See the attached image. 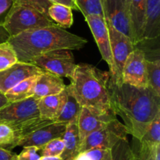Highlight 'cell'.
Segmentation results:
<instances>
[{"mask_svg": "<svg viewBox=\"0 0 160 160\" xmlns=\"http://www.w3.org/2000/svg\"><path fill=\"white\" fill-rule=\"evenodd\" d=\"M108 87L114 115L121 117L128 133L139 141L160 113V96L150 87H137L122 80L117 81L111 75Z\"/></svg>", "mask_w": 160, "mask_h": 160, "instance_id": "6da1fadb", "label": "cell"}, {"mask_svg": "<svg viewBox=\"0 0 160 160\" xmlns=\"http://www.w3.org/2000/svg\"><path fill=\"white\" fill-rule=\"evenodd\" d=\"M7 42L13 48L18 61L30 63L32 58L52 50H79L88 41L54 25L24 31L9 37Z\"/></svg>", "mask_w": 160, "mask_h": 160, "instance_id": "7a4b0ae2", "label": "cell"}, {"mask_svg": "<svg viewBox=\"0 0 160 160\" xmlns=\"http://www.w3.org/2000/svg\"><path fill=\"white\" fill-rule=\"evenodd\" d=\"M110 73L88 64H77L69 92L81 107L96 114H113L109 97Z\"/></svg>", "mask_w": 160, "mask_h": 160, "instance_id": "3957f363", "label": "cell"}, {"mask_svg": "<svg viewBox=\"0 0 160 160\" xmlns=\"http://www.w3.org/2000/svg\"><path fill=\"white\" fill-rule=\"evenodd\" d=\"M57 25L45 14L32 8L14 4L6 17L3 27L9 36L38 28Z\"/></svg>", "mask_w": 160, "mask_h": 160, "instance_id": "277c9868", "label": "cell"}, {"mask_svg": "<svg viewBox=\"0 0 160 160\" xmlns=\"http://www.w3.org/2000/svg\"><path fill=\"white\" fill-rule=\"evenodd\" d=\"M38 101V99L31 97L19 101L9 102L0 108V122L9 124L17 133L27 123L40 118Z\"/></svg>", "mask_w": 160, "mask_h": 160, "instance_id": "5b68a950", "label": "cell"}, {"mask_svg": "<svg viewBox=\"0 0 160 160\" xmlns=\"http://www.w3.org/2000/svg\"><path fill=\"white\" fill-rule=\"evenodd\" d=\"M31 64L59 77L71 79L76 69L74 57L70 50H56L46 52L32 58Z\"/></svg>", "mask_w": 160, "mask_h": 160, "instance_id": "8992f818", "label": "cell"}, {"mask_svg": "<svg viewBox=\"0 0 160 160\" xmlns=\"http://www.w3.org/2000/svg\"><path fill=\"white\" fill-rule=\"evenodd\" d=\"M128 134L125 125L115 118L106 126L88 135L81 142L79 153L96 147L110 149L120 140L126 139Z\"/></svg>", "mask_w": 160, "mask_h": 160, "instance_id": "52a82bcc", "label": "cell"}, {"mask_svg": "<svg viewBox=\"0 0 160 160\" xmlns=\"http://www.w3.org/2000/svg\"><path fill=\"white\" fill-rule=\"evenodd\" d=\"M103 17L106 24L129 37L133 42L129 11V0H101Z\"/></svg>", "mask_w": 160, "mask_h": 160, "instance_id": "ba28073f", "label": "cell"}, {"mask_svg": "<svg viewBox=\"0 0 160 160\" xmlns=\"http://www.w3.org/2000/svg\"><path fill=\"white\" fill-rule=\"evenodd\" d=\"M107 26L114 66V72L111 76L117 81H121L123 66L135 46L129 37L116 30L113 27L109 24Z\"/></svg>", "mask_w": 160, "mask_h": 160, "instance_id": "9c48e42d", "label": "cell"}, {"mask_svg": "<svg viewBox=\"0 0 160 160\" xmlns=\"http://www.w3.org/2000/svg\"><path fill=\"white\" fill-rule=\"evenodd\" d=\"M121 78L123 83L131 86L148 87L145 68V56L141 49L135 47L130 53L123 66Z\"/></svg>", "mask_w": 160, "mask_h": 160, "instance_id": "30bf717a", "label": "cell"}, {"mask_svg": "<svg viewBox=\"0 0 160 160\" xmlns=\"http://www.w3.org/2000/svg\"><path fill=\"white\" fill-rule=\"evenodd\" d=\"M45 70L35 64L17 61L8 68L0 72V91L6 93L9 89L23 80L40 75Z\"/></svg>", "mask_w": 160, "mask_h": 160, "instance_id": "8fae6325", "label": "cell"}, {"mask_svg": "<svg viewBox=\"0 0 160 160\" xmlns=\"http://www.w3.org/2000/svg\"><path fill=\"white\" fill-rule=\"evenodd\" d=\"M85 20L93 35L102 57L109 65V73L112 75L114 72L113 61L111 53L109 30L104 17L98 15H89L85 17Z\"/></svg>", "mask_w": 160, "mask_h": 160, "instance_id": "7c38bea8", "label": "cell"}, {"mask_svg": "<svg viewBox=\"0 0 160 160\" xmlns=\"http://www.w3.org/2000/svg\"><path fill=\"white\" fill-rule=\"evenodd\" d=\"M67 124L62 122H53L52 123L39 126L31 133L22 136L18 142L20 147L34 146L42 150L44 145L50 141L61 137L65 132Z\"/></svg>", "mask_w": 160, "mask_h": 160, "instance_id": "4fadbf2b", "label": "cell"}, {"mask_svg": "<svg viewBox=\"0 0 160 160\" xmlns=\"http://www.w3.org/2000/svg\"><path fill=\"white\" fill-rule=\"evenodd\" d=\"M115 118L116 115L113 114H96L82 107L78 119L81 144L88 135L106 126Z\"/></svg>", "mask_w": 160, "mask_h": 160, "instance_id": "5bb4252c", "label": "cell"}, {"mask_svg": "<svg viewBox=\"0 0 160 160\" xmlns=\"http://www.w3.org/2000/svg\"><path fill=\"white\" fill-rule=\"evenodd\" d=\"M66 86L61 77L45 71L37 76L33 97L39 100L44 97L58 94L63 91Z\"/></svg>", "mask_w": 160, "mask_h": 160, "instance_id": "9a60e30c", "label": "cell"}, {"mask_svg": "<svg viewBox=\"0 0 160 160\" xmlns=\"http://www.w3.org/2000/svg\"><path fill=\"white\" fill-rule=\"evenodd\" d=\"M68 96V89H65L55 95L47 96L39 99L38 101V109L42 119H51L55 122L60 115Z\"/></svg>", "mask_w": 160, "mask_h": 160, "instance_id": "2e32d148", "label": "cell"}, {"mask_svg": "<svg viewBox=\"0 0 160 160\" xmlns=\"http://www.w3.org/2000/svg\"><path fill=\"white\" fill-rule=\"evenodd\" d=\"M147 0H129V11L134 46L143 39Z\"/></svg>", "mask_w": 160, "mask_h": 160, "instance_id": "e0dca14e", "label": "cell"}, {"mask_svg": "<svg viewBox=\"0 0 160 160\" xmlns=\"http://www.w3.org/2000/svg\"><path fill=\"white\" fill-rule=\"evenodd\" d=\"M160 35V0H147L143 40L157 39Z\"/></svg>", "mask_w": 160, "mask_h": 160, "instance_id": "ac0fdd59", "label": "cell"}, {"mask_svg": "<svg viewBox=\"0 0 160 160\" xmlns=\"http://www.w3.org/2000/svg\"><path fill=\"white\" fill-rule=\"evenodd\" d=\"M63 141L64 149L60 155L62 160H73L79 153L81 141L78 133V120L67 124L65 132L61 136Z\"/></svg>", "mask_w": 160, "mask_h": 160, "instance_id": "d6986e66", "label": "cell"}, {"mask_svg": "<svg viewBox=\"0 0 160 160\" xmlns=\"http://www.w3.org/2000/svg\"><path fill=\"white\" fill-rule=\"evenodd\" d=\"M37 76L38 75L30 77L9 89L5 93L8 101H19V100H25V99L33 97Z\"/></svg>", "mask_w": 160, "mask_h": 160, "instance_id": "ffe728a7", "label": "cell"}, {"mask_svg": "<svg viewBox=\"0 0 160 160\" xmlns=\"http://www.w3.org/2000/svg\"><path fill=\"white\" fill-rule=\"evenodd\" d=\"M73 9L69 6L58 3H53L49 7L48 15L58 26L62 28H69L73 23Z\"/></svg>", "mask_w": 160, "mask_h": 160, "instance_id": "44dd1931", "label": "cell"}, {"mask_svg": "<svg viewBox=\"0 0 160 160\" xmlns=\"http://www.w3.org/2000/svg\"><path fill=\"white\" fill-rule=\"evenodd\" d=\"M102 160H138V158L126 138L120 140L111 147Z\"/></svg>", "mask_w": 160, "mask_h": 160, "instance_id": "7402d4cb", "label": "cell"}, {"mask_svg": "<svg viewBox=\"0 0 160 160\" xmlns=\"http://www.w3.org/2000/svg\"><path fill=\"white\" fill-rule=\"evenodd\" d=\"M81 108L82 107L79 104L76 99L70 94L68 90V96H67V100L66 101L65 105H64L60 115L58 116L55 122H62V123H65L67 125L73 121L78 120Z\"/></svg>", "mask_w": 160, "mask_h": 160, "instance_id": "603a6c76", "label": "cell"}, {"mask_svg": "<svg viewBox=\"0 0 160 160\" xmlns=\"http://www.w3.org/2000/svg\"><path fill=\"white\" fill-rule=\"evenodd\" d=\"M145 68L148 87L160 96V60L145 59Z\"/></svg>", "mask_w": 160, "mask_h": 160, "instance_id": "cb8c5ba5", "label": "cell"}, {"mask_svg": "<svg viewBox=\"0 0 160 160\" xmlns=\"http://www.w3.org/2000/svg\"><path fill=\"white\" fill-rule=\"evenodd\" d=\"M20 137L17 132L7 123L0 122V147L11 151L18 146Z\"/></svg>", "mask_w": 160, "mask_h": 160, "instance_id": "d4e9b609", "label": "cell"}, {"mask_svg": "<svg viewBox=\"0 0 160 160\" xmlns=\"http://www.w3.org/2000/svg\"><path fill=\"white\" fill-rule=\"evenodd\" d=\"M139 142L140 145L148 147L160 144V113L155 117Z\"/></svg>", "mask_w": 160, "mask_h": 160, "instance_id": "484cf974", "label": "cell"}, {"mask_svg": "<svg viewBox=\"0 0 160 160\" xmlns=\"http://www.w3.org/2000/svg\"><path fill=\"white\" fill-rule=\"evenodd\" d=\"M78 11H81L84 17L89 15H98L103 17L101 0H74Z\"/></svg>", "mask_w": 160, "mask_h": 160, "instance_id": "4316f807", "label": "cell"}, {"mask_svg": "<svg viewBox=\"0 0 160 160\" xmlns=\"http://www.w3.org/2000/svg\"><path fill=\"white\" fill-rule=\"evenodd\" d=\"M17 54L12 45L8 42L0 43V72L17 63Z\"/></svg>", "mask_w": 160, "mask_h": 160, "instance_id": "83f0119b", "label": "cell"}, {"mask_svg": "<svg viewBox=\"0 0 160 160\" xmlns=\"http://www.w3.org/2000/svg\"><path fill=\"white\" fill-rule=\"evenodd\" d=\"M13 2L14 4L36 9L47 17H48V9L53 4L50 0H13Z\"/></svg>", "mask_w": 160, "mask_h": 160, "instance_id": "f1b7e54d", "label": "cell"}, {"mask_svg": "<svg viewBox=\"0 0 160 160\" xmlns=\"http://www.w3.org/2000/svg\"><path fill=\"white\" fill-rule=\"evenodd\" d=\"M64 149L62 137L56 138L47 143L42 148V156H60Z\"/></svg>", "mask_w": 160, "mask_h": 160, "instance_id": "f546056e", "label": "cell"}, {"mask_svg": "<svg viewBox=\"0 0 160 160\" xmlns=\"http://www.w3.org/2000/svg\"><path fill=\"white\" fill-rule=\"evenodd\" d=\"M41 149L34 146L24 147L19 155H17L18 160H38L40 155L38 152Z\"/></svg>", "mask_w": 160, "mask_h": 160, "instance_id": "4dcf8cb0", "label": "cell"}, {"mask_svg": "<svg viewBox=\"0 0 160 160\" xmlns=\"http://www.w3.org/2000/svg\"><path fill=\"white\" fill-rule=\"evenodd\" d=\"M13 5V0H0V26L3 25Z\"/></svg>", "mask_w": 160, "mask_h": 160, "instance_id": "1f68e13d", "label": "cell"}, {"mask_svg": "<svg viewBox=\"0 0 160 160\" xmlns=\"http://www.w3.org/2000/svg\"><path fill=\"white\" fill-rule=\"evenodd\" d=\"M109 149L105 147H96L91 148L85 152V154L91 158V160H102Z\"/></svg>", "mask_w": 160, "mask_h": 160, "instance_id": "d6a6232c", "label": "cell"}, {"mask_svg": "<svg viewBox=\"0 0 160 160\" xmlns=\"http://www.w3.org/2000/svg\"><path fill=\"white\" fill-rule=\"evenodd\" d=\"M148 146L140 145L138 155H137L138 160H153L151 155V147Z\"/></svg>", "mask_w": 160, "mask_h": 160, "instance_id": "836d02e7", "label": "cell"}, {"mask_svg": "<svg viewBox=\"0 0 160 160\" xmlns=\"http://www.w3.org/2000/svg\"><path fill=\"white\" fill-rule=\"evenodd\" d=\"M17 157L16 153L0 147V160H13Z\"/></svg>", "mask_w": 160, "mask_h": 160, "instance_id": "e575fe53", "label": "cell"}, {"mask_svg": "<svg viewBox=\"0 0 160 160\" xmlns=\"http://www.w3.org/2000/svg\"><path fill=\"white\" fill-rule=\"evenodd\" d=\"M52 3H58V4H62L65 6H69L73 10L78 11V8L75 3L74 0H50Z\"/></svg>", "mask_w": 160, "mask_h": 160, "instance_id": "d590c367", "label": "cell"}, {"mask_svg": "<svg viewBox=\"0 0 160 160\" xmlns=\"http://www.w3.org/2000/svg\"><path fill=\"white\" fill-rule=\"evenodd\" d=\"M151 155L153 160H160V144L151 147Z\"/></svg>", "mask_w": 160, "mask_h": 160, "instance_id": "8d00e7d4", "label": "cell"}, {"mask_svg": "<svg viewBox=\"0 0 160 160\" xmlns=\"http://www.w3.org/2000/svg\"><path fill=\"white\" fill-rule=\"evenodd\" d=\"M9 35L7 32L5 28L3 27V25L0 26V43H2V42H7L8 39H9Z\"/></svg>", "mask_w": 160, "mask_h": 160, "instance_id": "74e56055", "label": "cell"}, {"mask_svg": "<svg viewBox=\"0 0 160 160\" xmlns=\"http://www.w3.org/2000/svg\"><path fill=\"white\" fill-rule=\"evenodd\" d=\"M73 160H91V158L85 154V152H80L77 155V156L73 158Z\"/></svg>", "mask_w": 160, "mask_h": 160, "instance_id": "f35d334b", "label": "cell"}, {"mask_svg": "<svg viewBox=\"0 0 160 160\" xmlns=\"http://www.w3.org/2000/svg\"><path fill=\"white\" fill-rule=\"evenodd\" d=\"M8 103H9V101H8V100L6 99L5 94L2 93L0 91V108L4 107L5 105L7 104Z\"/></svg>", "mask_w": 160, "mask_h": 160, "instance_id": "ab89813d", "label": "cell"}, {"mask_svg": "<svg viewBox=\"0 0 160 160\" xmlns=\"http://www.w3.org/2000/svg\"><path fill=\"white\" fill-rule=\"evenodd\" d=\"M38 160H62L60 156H41Z\"/></svg>", "mask_w": 160, "mask_h": 160, "instance_id": "60d3db41", "label": "cell"}, {"mask_svg": "<svg viewBox=\"0 0 160 160\" xmlns=\"http://www.w3.org/2000/svg\"><path fill=\"white\" fill-rule=\"evenodd\" d=\"M13 160H18V158H17H17H14Z\"/></svg>", "mask_w": 160, "mask_h": 160, "instance_id": "b9f144b4", "label": "cell"}]
</instances>
